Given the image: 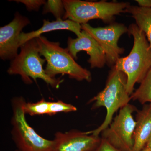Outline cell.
<instances>
[{"instance_id": "obj_1", "label": "cell", "mask_w": 151, "mask_h": 151, "mask_svg": "<svg viewBox=\"0 0 151 151\" xmlns=\"http://www.w3.org/2000/svg\"><path fill=\"white\" fill-rule=\"evenodd\" d=\"M128 33L134 38V45L127 56L120 58L114 67L127 76V91L130 95L136 83H140L151 68V47L145 33L135 24L130 25Z\"/></svg>"}, {"instance_id": "obj_2", "label": "cell", "mask_w": 151, "mask_h": 151, "mask_svg": "<svg viewBox=\"0 0 151 151\" xmlns=\"http://www.w3.org/2000/svg\"><path fill=\"white\" fill-rule=\"evenodd\" d=\"M127 83L126 74L114 66L111 67L105 88L89 102L93 103L92 109L104 107L107 111L104 122L97 129L91 131L92 134L99 136L111 124L115 113L129 104L132 99L127 92Z\"/></svg>"}, {"instance_id": "obj_3", "label": "cell", "mask_w": 151, "mask_h": 151, "mask_svg": "<svg viewBox=\"0 0 151 151\" xmlns=\"http://www.w3.org/2000/svg\"><path fill=\"white\" fill-rule=\"evenodd\" d=\"M35 39L40 54L47 62L45 70L49 76L55 78L58 74H66L78 81H92L90 71L76 62L67 48L61 47L59 42L50 41L42 36Z\"/></svg>"}, {"instance_id": "obj_4", "label": "cell", "mask_w": 151, "mask_h": 151, "mask_svg": "<svg viewBox=\"0 0 151 151\" xmlns=\"http://www.w3.org/2000/svg\"><path fill=\"white\" fill-rule=\"evenodd\" d=\"M20 47V52L12 60L8 73L20 76L26 84H32L33 80L36 82L37 78H40L53 88H58L63 80L52 78L46 74L43 68L46 60L41 57L36 39L28 41Z\"/></svg>"}, {"instance_id": "obj_5", "label": "cell", "mask_w": 151, "mask_h": 151, "mask_svg": "<svg viewBox=\"0 0 151 151\" xmlns=\"http://www.w3.org/2000/svg\"><path fill=\"white\" fill-rule=\"evenodd\" d=\"M65 19L80 24H87L91 20L100 19L105 23L114 22L115 16L125 12L130 5L124 2L87 1L81 0H63Z\"/></svg>"}, {"instance_id": "obj_6", "label": "cell", "mask_w": 151, "mask_h": 151, "mask_svg": "<svg viewBox=\"0 0 151 151\" xmlns=\"http://www.w3.org/2000/svg\"><path fill=\"white\" fill-rule=\"evenodd\" d=\"M25 100L22 97H16L12 102L13 113L11 134L17 150L20 151H52L53 140L42 137L27 123L23 108Z\"/></svg>"}, {"instance_id": "obj_7", "label": "cell", "mask_w": 151, "mask_h": 151, "mask_svg": "<svg viewBox=\"0 0 151 151\" xmlns=\"http://www.w3.org/2000/svg\"><path fill=\"white\" fill-rule=\"evenodd\" d=\"M137 111L129 104L120 109L109 127L101 133L102 139L118 151H132L136 121L132 114Z\"/></svg>"}, {"instance_id": "obj_8", "label": "cell", "mask_w": 151, "mask_h": 151, "mask_svg": "<svg viewBox=\"0 0 151 151\" xmlns=\"http://www.w3.org/2000/svg\"><path fill=\"white\" fill-rule=\"evenodd\" d=\"M81 25V29L91 35L103 49L107 65L114 66L124 53L125 50L119 46L118 42L123 35L128 32V28L123 24L115 22L105 27H93L88 23Z\"/></svg>"}, {"instance_id": "obj_9", "label": "cell", "mask_w": 151, "mask_h": 151, "mask_svg": "<svg viewBox=\"0 0 151 151\" xmlns=\"http://www.w3.org/2000/svg\"><path fill=\"white\" fill-rule=\"evenodd\" d=\"M90 134L91 131L76 130L56 132L52 151H93L100 145L102 138Z\"/></svg>"}, {"instance_id": "obj_10", "label": "cell", "mask_w": 151, "mask_h": 151, "mask_svg": "<svg viewBox=\"0 0 151 151\" xmlns=\"http://www.w3.org/2000/svg\"><path fill=\"white\" fill-rule=\"evenodd\" d=\"M29 19L17 12L13 20L0 28V57L12 60L17 56L19 37L24 28L29 24Z\"/></svg>"}, {"instance_id": "obj_11", "label": "cell", "mask_w": 151, "mask_h": 151, "mask_svg": "<svg viewBox=\"0 0 151 151\" xmlns=\"http://www.w3.org/2000/svg\"><path fill=\"white\" fill-rule=\"evenodd\" d=\"M68 49L73 58L77 59V54L86 51L89 56L88 62L91 68H102L106 64V56L100 45L91 35L82 30L81 36L76 38H68Z\"/></svg>"}, {"instance_id": "obj_12", "label": "cell", "mask_w": 151, "mask_h": 151, "mask_svg": "<svg viewBox=\"0 0 151 151\" xmlns=\"http://www.w3.org/2000/svg\"><path fill=\"white\" fill-rule=\"evenodd\" d=\"M81 24L69 19L56 20L52 22L44 20L43 25L39 29L28 33L22 32L19 37V46L20 47L28 41L40 36L44 33L58 30L70 31L79 37L81 36Z\"/></svg>"}, {"instance_id": "obj_13", "label": "cell", "mask_w": 151, "mask_h": 151, "mask_svg": "<svg viewBox=\"0 0 151 151\" xmlns=\"http://www.w3.org/2000/svg\"><path fill=\"white\" fill-rule=\"evenodd\" d=\"M136 121L132 151H141L151 137V104L138 111Z\"/></svg>"}, {"instance_id": "obj_14", "label": "cell", "mask_w": 151, "mask_h": 151, "mask_svg": "<svg viewBox=\"0 0 151 151\" xmlns=\"http://www.w3.org/2000/svg\"><path fill=\"white\" fill-rule=\"evenodd\" d=\"M125 12L131 14L138 27L145 33L151 47V9L130 5Z\"/></svg>"}, {"instance_id": "obj_15", "label": "cell", "mask_w": 151, "mask_h": 151, "mask_svg": "<svg viewBox=\"0 0 151 151\" xmlns=\"http://www.w3.org/2000/svg\"><path fill=\"white\" fill-rule=\"evenodd\" d=\"M131 99L142 104L151 103V68L140 83V85L131 95Z\"/></svg>"}, {"instance_id": "obj_16", "label": "cell", "mask_w": 151, "mask_h": 151, "mask_svg": "<svg viewBox=\"0 0 151 151\" xmlns=\"http://www.w3.org/2000/svg\"><path fill=\"white\" fill-rule=\"evenodd\" d=\"M50 102L42 99L36 103L27 102L25 100L23 108L25 114L33 116L38 115H48Z\"/></svg>"}, {"instance_id": "obj_17", "label": "cell", "mask_w": 151, "mask_h": 151, "mask_svg": "<svg viewBox=\"0 0 151 151\" xmlns=\"http://www.w3.org/2000/svg\"><path fill=\"white\" fill-rule=\"evenodd\" d=\"M65 12L63 1L48 0L44 6L43 14L50 13L55 17L56 20L63 19Z\"/></svg>"}, {"instance_id": "obj_18", "label": "cell", "mask_w": 151, "mask_h": 151, "mask_svg": "<svg viewBox=\"0 0 151 151\" xmlns=\"http://www.w3.org/2000/svg\"><path fill=\"white\" fill-rule=\"evenodd\" d=\"M76 111L77 108L74 105L59 100L55 102H50L48 115L53 116L58 113H70Z\"/></svg>"}, {"instance_id": "obj_19", "label": "cell", "mask_w": 151, "mask_h": 151, "mask_svg": "<svg viewBox=\"0 0 151 151\" xmlns=\"http://www.w3.org/2000/svg\"><path fill=\"white\" fill-rule=\"evenodd\" d=\"M17 3H21L25 6L28 11H37L42 6L44 5L46 2L44 0H17Z\"/></svg>"}, {"instance_id": "obj_20", "label": "cell", "mask_w": 151, "mask_h": 151, "mask_svg": "<svg viewBox=\"0 0 151 151\" xmlns=\"http://www.w3.org/2000/svg\"><path fill=\"white\" fill-rule=\"evenodd\" d=\"M93 151H118L107 141L102 139L99 146Z\"/></svg>"}, {"instance_id": "obj_21", "label": "cell", "mask_w": 151, "mask_h": 151, "mask_svg": "<svg viewBox=\"0 0 151 151\" xmlns=\"http://www.w3.org/2000/svg\"><path fill=\"white\" fill-rule=\"evenodd\" d=\"M139 6L151 9V0H136Z\"/></svg>"}, {"instance_id": "obj_22", "label": "cell", "mask_w": 151, "mask_h": 151, "mask_svg": "<svg viewBox=\"0 0 151 151\" xmlns=\"http://www.w3.org/2000/svg\"><path fill=\"white\" fill-rule=\"evenodd\" d=\"M147 148L151 150V137L150 138V139L148 141V142L147 143V145L145 146Z\"/></svg>"}, {"instance_id": "obj_23", "label": "cell", "mask_w": 151, "mask_h": 151, "mask_svg": "<svg viewBox=\"0 0 151 151\" xmlns=\"http://www.w3.org/2000/svg\"><path fill=\"white\" fill-rule=\"evenodd\" d=\"M141 151H151V150H150V149L145 147Z\"/></svg>"}, {"instance_id": "obj_24", "label": "cell", "mask_w": 151, "mask_h": 151, "mask_svg": "<svg viewBox=\"0 0 151 151\" xmlns=\"http://www.w3.org/2000/svg\"><path fill=\"white\" fill-rule=\"evenodd\" d=\"M14 151H20L18 150H15Z\"/></svg>"}]
</instances>
